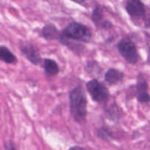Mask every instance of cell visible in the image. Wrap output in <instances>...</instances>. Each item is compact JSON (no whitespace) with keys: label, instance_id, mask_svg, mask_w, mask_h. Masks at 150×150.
I'll return each mask as SVG.
<instances>
[{"label":"cell","instance_id":"cell-1","mask_svg":"<svg viewBox=\"0 0 150 150\" xmlns=\"http://www.w3.org/2000/svg\"><path fill=\"white\" fill-rule=\"evenodd\" d=\"M87 98L81 85L69 92V108L73 120L77 123L85 121L87 116Z\"/></svg>","mask_w":150,"mask_h":150},{"label":"cell","instance_id":"cell-18","mask_svg":"<svg viewBox=\"0 0 150 150\" xmlns=\"http://www.w3.org/2000/svg\"><path fill=\"white\" fill-rule=\"evenodd\" d=\"M113 27V24L110 21L108 20H103L102 21V23L100 25L99 28H101L103 29H106V30H108V29H111Z\"/></svg>","mask_w":150,"mask_h":150},{"label":"cell","instance_id":"cell-16","mask_svg":"<svg viewBox=\"0 0 150 150\" xmlns=\"http://www.w3.org/2000/svg\"><path fill=\"white\" fill-rule=\"evenodd\" d=\"M103 10L102 7L99 4H96L92 12L91 19L97 28H99L100 25L103 21Z\"/></svg>","mask_w":150,"mask_h":150},{"label":"cell","instance_id":"cell-7","mask_svg":"<svg viewBox=\"0 0 150 150\" xmlns=\"http://www.w3.org/2000/svg\"><path fill=\"white\" fill-rule=\"evenodd\" d=\"M136 96L138 101L142 104H148L150 100L149 85L144 73H140L137 76L136 85Z\"/></svg>","mask_w":150,"mask_h":150},{"label":"cell","instance_id":"cell-14","mask_svg":"<svg viewBox=\"0 0 150 150\" xmlns=\"http://www.w3.org/2000/svg\"><path fill=\"white\" fill-rule=\"evenodd\" d=\"M84 71L89 76H100L102 73V68L99 63L94 60H88L84 66Z\"/></svg>","mask_w":150,"mask_h":150},{"label":"cell","instance_id":"cell-11","mask_svg":"<svg viewBox=\"0 0 150 150\" xmlns=\"http://www.w3.org/2000/svg\"><path fill=\"white\" fill-rule=\"evenodd\" d=\"M42 67L45 75L48 76H55L59 72V68L55 60L50 58H45L42 62Z\"/></svg>","mask_w":150,"mask_h":150},{"label":"cell","instance_id":"cell-20","mask_svg":"<svg viewBox=\"0 0 150 150\" xmlns=\"http://www.w3.org/2000/svg\"><path fill=\"white\" fill-rule=\"evenodd\" d=\"M70 1H73V2L76 3V4H83V3L85 2V1H86V0H70Z\"/></svg>","mask_w":150,"mask_h":150},{"label":"cell","instance_id":"cell-19","mask_svg":"<svg viewBox=\"0 0 150 150\" xmlns=\"http://www.w3.org/2000/svg\"><path fill=\"white\" fill-rule=\"evenodd\" d=\"M68 150H86V149L83 147L80 146H73L70 147Z\"/></svg>","mask_w":150,"mask_h":150},{"label":"cell","instance_id":"cell-5","mask_svg":"<svg viewBox=\"0 0 150 150\" xmlns=\"http://www.w3.org/2000/svg\"><path fill=\"white\" fill-rule=\"evenodd\" d=\"M86 91L90 95L91 98L95 102H105L108 100L110 93L108 88L98 79H90L86 83Z\"/></svg>","mask_w":150,"mask_h":150},{"label":"cell","instance_id":"cell-13","mask_svg":"<svg viewBox=\"0 0 150 150\" xmlns=\"http://www.w3.org/2000/svg\"><path fill=\"white\" fill-rule=\"evenodd\" d=\"M0 60L7 64H15L18 59L10 49L5 46H0Z\"/></svg>","mask_w":150,"mask_h":150},{"label":"cell","instance_id":"cell-2","mask_svg":"<svg viewBox=\"0 0 150 150\" xmlns=\"http://www.w3.org/2000/svg\"><path fill=\"white\" fill-rule=\"evenodd\" d=\"M61 35L78 42L89 43L92 39V33L86 25L80 22L72 21L61 31Z\"/></svg>","mask_w":150,"mask_h":150},{"label":"cell","instance_id":"cell-4","mask_svg":"<svg viewBox=\"0 0 150 150\" xmlns=\"http://www.w3.org/2000/svg\"><path fill=\"white\" fill-rule=\"evenodd\" d=\"M117 49L120 55L129 64L135 65L139 60V53L135 43L130 38L125 37L117 44Z\"/></svg>","mask_w":150,"mask_h":150},{"label":"cell","instance_id":"cell-12","mask_svg":"<svg viewBox=\"0 0 150 150\" xmlns=\"http://www.w3.org/2000/svg\"><path fill=\"white\" fill-rule=\"evenodd\" d=\"M58 41H59L60 44L67 46L69 49L72 50L73 52L80 53L82 52L83 51V49H84V46L80 42L73 41V40L65 38V37L61 35V33H60V36Z\"/></svg>","mask_w":150,"mask_h":150},{"label":"cell","instance_id":"cell-9","mask_svg":"<svg viewBox=\"0 0 150 150\" xmlns=\"http://www.w3.org/2000/svg\"><path fill=\"white\" fill-rule=\"evenodd\" d=\"M125 77V74L122 71L114 68L108 69L104 75V79L108 84L111 85H117L121 82Z\"/></svg>","mask_w":150,"mask_h":150},{"label":"cell","instance_id":"cell-15","mask_svg":"<svg viewBox=\"0 0 150 150\" xmlns=\"http://www.w3.org/2000/svg\"><path fill=\"white\" fill-rule=\"evenodd\" d=\"M96 135L98 138L104 141H111L114 139V133L110 128L102 126L96 129Z\"/></svg>","mask_w":150,"mask_h":150},{"label":"cell","instance_id":"cell-17","mask_svg":"<svg viewBox=\"0 0 150 150\" xmlns=\"http://www.w3.org/2000/svg\"><path fill=\"white\" fill-rule=\"evenodd\" d=\"M4 150H17V148L13 141L10 140L4 144Z\"/></svg>","mask_w":150,"mask_h":150},{"label":"cell","instance_id":"cell-8","mask_svg":"<svg viewBox=\"0 0 150 150\" xmlns=\"http://www.w3.org/2000/svg\"><path fill=\"white\" fill-rule=\"evenodd\" d=\"M104 112H105V118L109 121L114 122V123L115 122L117 123L120 121V119H121L122 111L116 101H113L108 105L105 106Z\"/></svg>","mask_w":150,"mask_h":150},{"label":"cell","instance_id":"cell-10","mask_svg":"<svg viewBox=\"0 0 150 150\" xmlns=\"http://www.w3.org/2000/svg\"><path fill=\"white\" fill-rule=\"evenodd\" d=\"M60 32L57 26L54 24L48 23L44 25L41 29L40 35L45 40L48 41H54V40H59L60 36Z\"/></svg>","mask_w":150,"mask_h":150},{"label":"cell","instance_id":"cell-6","mask_svg":"<svg viewBox=\"0 0 150 150\" xmlns=\"http://www.w3.org/2000/svg\"><path fill=\"white\" fill-rule=\"evenodd\" d=\"M21 53L35 66H38L41 63L42 57L38 49L29 41H21L18 45Z\"/></svg>","mask_w":150,"mask_h":150},{"label":"cell","instance_id":"cell-3","mask_svg":"<svg viewBox=\"0 0 150 150\" xmlns=\"http://www.w3.org/2000/svg\"><path fill=\"white\" fill-rule=\"evenodd\" d=\"M125 8L133 23L139 25L142 21L144 26L149 27V16L146 6L142 0H126Z\"/></svg>","mask_w":150,"mask_h":150}]
</instances>
